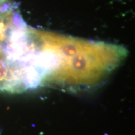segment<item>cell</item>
Segmentation results:
<instances>
[{
  "mask_svg": "<svg viewBox=\"0 0 135 135\" xmlns=\"http://www.w3.org/2000/svg\"><path fill=\"white\" fill-rule=\"evenodd\" d=\"M53 47L59 63L49 83L70 87L93 86L125 58L126 49L56 34Z\"/></svg>",
  "mask_w": 135,
  "mask_h": 135,
  "instance_id": "cell-1",
  "label": "cell"
}]
</instances>
